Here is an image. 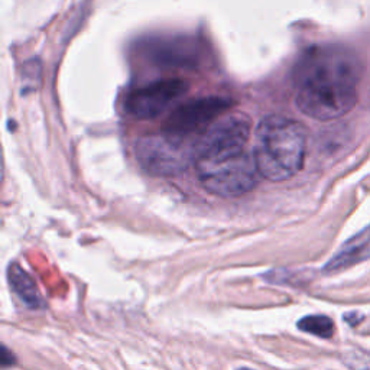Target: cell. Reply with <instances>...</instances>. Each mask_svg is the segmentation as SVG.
Returning a JSON list of instances; mask_svg holds the SVG:
<instances>
[{
    "instance_id": "cell-7",
    "label": "cell",
    "mask_w": 370,
    "mask_h": 370,
    "mask_svg": "<svg viewBox=\"0 0 370 370\" xmlns=\"http://www.w3.org/2000/svg\"><path fill=\"white\" fill-rule=\"evenodd\" d=\"M187 91V83L177 79L152 83L133 90L128 95L126 111L139 121L155 119L181 99Z\"/></svg>"
},
{
    "instance_id": "cell-9",
    "label": "cell",
    "mask_w": 370,
    "mask_h": 370,
    "mask_svg": "<svg viewBox=\"0 0 370 370\" xmlns=\"http://www.w3.org/2000/svg\"><path fill=\"white\" fill-rule=\"evenodd\" d=\"M8 278L13 292L26 307L36 309L44 305L43 297L35 282L21 266L16 263L10 265L8 269Z\"/></svg>"
},
{
    "instance_id": "cell-6",
    "label": "cell",
    "mask_w": 370,
    "mask_h": 370,
    "mask_svg": "<svg viewBox=\"0 0 370 370\" xmlns=\"http://www.w3.org/2000/svg\"><path fill=\"white\" fill-rule=\"evenodd\" d=\"M231 105L230 100L222 97H203L187 102L169 114L162 133L188 141L190 136L206 132L220 116L229 111Z\"/></svg>"
},
{
    "instance_id": "cell-1",
    "label": "cell",
    "mask_w": 370,
    "mask_h": 370,
    "mask_svg": "<svg viewBox=\"0 0 370 370\" xmlns=\"http://www.w3.org/2000/svg\"><path fill=\"white\" fill-rule=\"evenodd\" d=\"M363 75L360 58L343 45L308 48L294 68L295 103L308 118L334 121L357 103Z\"/></svg>"
},
{
    "instance_id": "cell-12",
    "label": "cell",
    "mask_w": 370,
    "mask_h": 370,
    "mask_svg": "<svg viewBox=\"0 0 370 370\" xmlns=\"http://www.w3.org/2000/svg\"><path fill=\"white\" fill-rule=\"evenodd\" d=\"M2 357H3V366H8V364L15 363V357H13V355H10V353L8 352V348H6V347L2 348Z\"/></svg>"
},
{
    "instance_id": "cell-13",
    "label": "cell",
    "mask_w": 370,
    "mask_h": 370,
    "mask_svg": "<svg viewBox=\"0 0 370 370\" xmlns=\"http://www.w3.org/2000/svg\"><path fill=\"white\" fill-rule=\"evenodd\" d=\"M239 370H250V369H239Z\"/></svg>"
},
{
    "instance_id": "cell-2",
    "label": "cell",
    "mask_w": 370,
    "mask_h": 370,
    "mask_svg": "<svg viewBox=\"0 0 370 370\" xmlns=\"http://www.w3.org/2000/svg\"><path fill=\"white\" fill-rule=\"evenodd\" d=\"M307 155V130L294 119L279 114L263 118L255 130L253 160L261 177L285 181L297 175Z\"/></svg>"
},
{
    "instance_id": "cell-5",
    "label": "cell",
    "mask_w": 370,
    "mask_h": 370,
    "mask_svg": "<svg viewBox=\"0 0 370 370\" xmlns=\"http://www.w3.org/2000/svg\"><path fill=\"white\" fill-rule=\"evenodd\" d=\"M250 132L252 122L245 113L227 111L194 142V158L213 160L245 152Z\"/></svg>"
},
{
    "instance_id": "cell-3",
    "label": "cell",
    "mask_w": 370,
    "mask_h": 370,
    "mask_svg": "<svg viewBox=\"0 0 370 370\" xmlns=\"http://www.w3.org/2000/svg\"><path fill=\"white\" fill-rule=\"evenodd\" d=\"M203 187L224 199L240 197L259 183L261 174L253 157L245 151L227 157L196 161Z\"/></svg>"
},
{
    "instance_id": "cell-10",
    "label": "cell",
    "mask_w": 370,
    "mask_h": 370,
    "mask_svg": "<svg viewBox=\"0 0 370 370\" xmlns=\"http://www.w3.org/2000/svg\"><path fill=\"white\" fill-rule=\"evenodd\" d=\"M298 328L321 339H330L334 333V324L325 316H308L298 321Z\"/></svg>"
},
{
    "instance_id": "cell-11",
    "label": "cell",
    "mask_w": 370,
    "mask_h": 370,
    "mask_svg": "<svg viewBox=\"0 0 370 370\" xmlns=\"http://www.w3.org/2000/svg\"><path fill=\"white\" fill-rule=\"evenodd\" d=\"M346 363L353 370H370V355L352 352L346 357Z\"/></svg>"
},
{
    "instance_id": "cell-8",
    "label": "cell",
    "mask_w": 370,
    "mask_h": 370,
    "mask_svg": "<svg viewBox=\"0 0 370 370\" xmlns=\"http://www.w3.org/2000/svg\"><path fill=\"white\" fill-rule=\"evenodd\" d=\"M370 259V226L348 239L323 268L324 275H334Z\"/></svg>"
},
{
    "instance_id": "cell-4",
    "label": "cell",
    "mask_w": 370,
    "mask_h": 370,
    "mask_svg": "<svg viewBox=\"0 0 370 370\" xmlns=\"http://www.w3.org/2000/svg\"><path fill=\"white\" fill-rule=\"evenodd\" d=\"M136 157L155 177H174L188 169L194 158V144L165 133L146 134L136 144Z\"/></svg>"
}]
</instances>
